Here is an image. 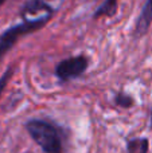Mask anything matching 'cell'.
<instances>
[{"mask_svg": "<svg viewBox=\"0 0 152 153\" xmlns=\"http://www.w3.org/2000/svg\"><path fill=\"white\" fill-rule=\"evenodd\" d=\"M28 136L45 153H65L66 132L55 122L31 118L24 124Z\"/></svg>", "mask_w": 152, "mask_h": 153, "instance_id": "cell-1", "label": "cell"}, {"mask_svg": "<svg viewBox=\"0 0 152 153\" xmlns=\"http://www.w3.org/2000/svg\"><path fill=\"white\" fill-rule=\"evenodd\" d=\"M89 67V59L85 55L66 58L55 66V76L61 82H69L80 78Z\"/></svg>", "mask_w": 152, "mask_h": 153, "instance_id": "cell-2", "label": "cell"}, {"mask_svg": "<svg viewBox=\"0 0 152 153\" xmlns=\"http://www.w3.org/2000/svg\"><path fill=\"white\" fill-rule=\"evenodd\" d=\"M152 24V0H147L139 13L135 26V36L142 38L148 32Z\"/></svg>", "mask_w": 152, "mask_h": 153, "instance_id": "cell-3", "label": "cell"}, {"mask_svg": "<svg viewBox=\"0 0 152 153\" xmlns=\"http://www.w3.org/2000/svg\"><path fill=\"white\" fill-rule=\"evenodd\" d=\"M38 12L54 13V8L48 5L45 0H27L20 10L22 19L27 18V15H37Z\"/></svg>", "mask_w": 152, "mask_h": 153, "instance_id": "cell-4", "label": "cell"}, {"mask_svg": "<svg viewBox=\"0 0 152 153\" xmlns=\"http://www.w3.org/2000/svg\"><path fill=\"white\" fill-rule=\"evenodd\" d=\"M150 141L147 137H132L127 140V153H148Z\"/></svg>", "mask_w": 152, "mask_h": 153, "instance_id": "cell-5", "label": "cell"}, {"mask_svg": "<svg viewBox=\"0 0 152 153\" xmlns=\"http://www.w3.org/2000/svg\"><path fill=\"white\" fill-rule=\"evenodd\" d=\"M117 8H118V0H105L93 12V19H100L102 16L112 18V16L116 15Z\"/></svg>", "mask_w": 152, "mask_h": 153, "instance_id": "cell-6", "label": "cell"}, {"mask_svg": "<svg viewBox=\"0 0 152 153\" xmlns=\"http://www.w3.org/2000/svg\"><path fill=\"white\" fill-rule=\"evenodd\" d=\"M115 103L118 106V108L131 109L132 106L135 105V100L132 98V95L120 91V93H117V94L115 95Z\"/></svg>", "mask_w": 152, "mask_h": 153, "instance_id": "cell-7", "label": "cell"}, {"mask_svg": "<svg viewBox=\"0 0 152 153\" xmlns=\"http://www.w3.org/2000/svg\"><path fill=\"white\" fill-rule=\"evenodd\" d=\"M12 73H13V69H11V67H8V69L5 70V73H4V74H3L1 76H0V95H1V94H3V91H4L5 86H7L8 81H10L11 75H12Z\"/></svg>", "mask_w": 152, "mask_h": 153, "instance_id": "cell-8", "label": "cell"}, {"mask_svg": "<svg viewBox=\"0 0 152 153\" xmlns=\"http://www.w3.org/2000/svg\"><path fill=\"white\" fill-rule=\"evenodd\" d=\"M4 1H5V0H0V5H1L3 3H4Z\"/></svg>", "mask_w": 152, "mask_h": 153, "instance_id": "cell-9", "label": "cell"}, {"mask_svg": "<svg viewBox=\"0 0 152 153\" xmlns=\"http://www.w3.org/2000/svg\"><path fill=\"white\" fill-rule=\"evenodd\" d=\"M151 126H152V111H151Z\"/></svg>", "mask_w": 152, "mask_h": 153, "instance_id": "cell-10", "label": "cell"}]
</instances>
